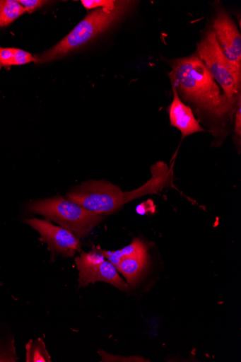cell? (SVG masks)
Listing matches in <instances>:
<instances>
[{"label":"cell","instance_id":"6da1fadb","mask_svg":"<svg viewBox=\"0 0 241 362\" xmlns=\"http://www.w3.org/2000/svg\"><path fill=\"white\" fill-rule=\"evenodd\" d=\"M151 179L131 192H123L107 181H91L67 193V199L98 214H110L124 204L148 194L158 192L171 185L172 171L167 164L159 161L151 168Z\"/></svg>","mask_w":241,"mask_h":362},{"label":"cell","instance_id":"9c48e42d","mask_svg":"<svg viewBox=\"0 0 241 362\" xmlns=\"http://www.w3.org/2000/svg\"><path fill=\"white\" fill-rule=\"evenodd\" d=\"M173 92V101L168 107L170 125L177 127L181 132L183 138L204 132V129L195 118L192 109L181 100L175 86Z\"/></svg>","mask_w":241,"mask_h":362},{"label":"cell","instance_id":"277c9868","mask_svg":"<svg viewBox=\"0 0 241 362\" xmlns=\"http://www.w3.org/2000/svg\"><path fill=\"white\" fill-rule=\"evenodd\" d=\"M28 209L33 213L41 214L57 223L79 240L88 236L105 219L103 215L91 212L58 195L33 202L28 206Z\"/></svg>","mask_w":241,"mask_h":362},{"label":"cell","instance_id":"9a60e30c","mask_svg":"<svg viewBox=\"0 0 241 362\" xmlns=\"http://www.w3.org/2000/svg\"><path fill=\"white\" fill-rule=\"evenodd\" d=\"M98 354H100L102 361H129V362H137V361H148L143 357L140 356H114L112 354H110L105 351L100 350L98 351Z\"/></svg>","mask_w":241,"mask_h":362},{"label":"cell","instance_id":"3957f363","mask_svg":"<svg viewBox=\"0 0 241 362\" xmlns=\"http://www.w3.org/2000/svg\"><path fill=\"white\" fill-rule=\"evenodd\" d=\"M131 3L117 1L113 11L95 10L57 45L41 55L34 57L35 62L42 64L54 61L86 45L118 21L128 11Z\"/></svg>","mask_w":241,"mask_h":362},{"label":"cell","instance_id":"7a4b0ae2","mask_svg":"<svg viewBox=\"0 0 241 362\" xmlns=\"http://www.w3.org/2000/svg\"><path fill=\"white\" fill-rule=\"evenodd\" d=\"M171 69L172 86L184 100L215 116H223L231 110L233 105L196 53L172 62Z\"/></svg>","mask_w":241,"mask_h":362},{"label":"cell","instance_id":"8992f818","mask_svg":"<svg viewBox=\"0 0 241 362\" xmlns=\"http://www.w3.org/2000/svg\"><path fill=\"white\" fill-rule=\"evenodd\" d=\"M75 261L79 272L80 287L102 281L110 284L122 291L129 290V285L121 278L116 267L99 252H83Z\"/></svg>","mask_w":241,"mask_h":362},{"label":"cell","instance_id":"d6986e66","mask_svg":"<svg viewBox=\"0 0 241 362\" xmlns=\"http://www.w3.org/2000/svg\"><path fill=\"white\" fill-rule=\"evenodd\" d=\"M235 133L236 136L240 139L241 136V102L240 95L238 96V109L236 112L235 120Z\"/></svg>","mask_w":241,"mask_h":362},{"label":"cell","instance_id":"5b68a950","mask_svg":"<svg viewBox=\"0 0 241 362\" xmlns=\"http://www.w3.org/2000/svg\"><path fill=\"white\" fill-rule=\"evenodd\" d=\"M196 54L223 90L227 100L233 105L239 94L229 62L223 52L213 30L206 32L197 45Z\"/></svg>","mask_w":241,"mask_h":362},{"label":"cell","instance_id":"7c38bea8","mask_svg":"<svg viewBox=\"0 0 241 362\" xmlns=\"http://www.w3.org/2000/svg\"><path fill=\"white\" fill-rule=\"evenodd\" d=\"M26 13L16 0H0V27H5Z\"/></svg>","mask_w":241,"mask_h":362},{"label":"cell","instance_id":"8fae6325","mask_svg":"<svg viewBox=\"0 0 241 362\" xmlns=\"http://www.w3.org/2000/svg\"><path fill=\"white\" fill-rule=\"evenodd\" d=\"M148 250L145 243L140 239H134L131 244L119 250H100L99 252L117 267L124 257L137 252Z\"/></svg>","mask_w":241,"mask_h":362},{"label":"cell","instance_id":"ba28073f","mask_svg":"<svg viewBox=\"0 0 241 362\" xmlns=\"http://www.w3.org/2000/svg\"><path fill=\"white\" fill-rule=\"evenodd\" d=\"M41 235L40 240L47 244L53 257L62 255L64 257H74L81 249L79 239L69 230L53 225L48 221L32 218L25 221Z\"/></svg>","mask_w":241,"mask_h":362},{"label":"cell","instance_id":"e0dca14e","mask_svg":"<svg viewBox=\"0 0 241 362\" xmlns=\"http://www.w3.org/2000/svg\"><path fill=\"white\" fill-rule=\"evenodd\" d=\"M13 48L0 47V69L13 66Z\"/></svg>","mask_w":241,"mask_h":362},{"label":"cell","instance_id":"4fadbf2b","mask_svg":"<svg viewBox=\"0 0 241 362\" xmlns=\"http://www.w3.org/2000/svg\"><path fill=\"white\" fill-rule=\"evenodd\" d=\"M26 361L33 362H51L49 355L45 343L42 339L35 341L30 340L26 346Z\"/></svg>","mask_w":241,"mask_h":362},{"label":"cell","instance_id":"5bb4252c","mask_svg":"<svg viewBox=\"0 0 241 362\" xmlns=\"http://www.w3.org/2000/svg\"><path fill=\"white\" fill-rule=\"evenodd\" d=\"M81 3L87 10L106 8L113 11L117 4V1L114 0H82Z\"/></svg>","mask_w":241,"mask_h":362},{"label":"cell","instance_id":"30bf717a","mask_svg":"<svg viewBox=\"0 0 241 362\" xmlns=\"http://www.w3.org/2000/svg\"><path fill=\"white\" fill-rule=\"evenodd\" d=\"M148 250L123 258L116 267L131 287L139 282L148 265Z\"/></svg>","mask_w":241,"mask_h":362},{"label":"cell","instance_id":"2e32d148","mask_svg":"<svg viewBox=\"0 0 241 362\" xmlns=\"http://www.w3.org/2000/svg\"><path fill=\"white\" fill-rule=\"evenodd\" d=\"M13 66H20L35 62V57L22 49L13 48Z\"/></svg>","mask_w":241,"mask_h":362},{"label":"cell","instance_id":"52a82bcc","mask_svg":"<svg viewBox=\"0 0 241 362\" xmlns=\"http://www.w3.org/2000/svg\"><path fill=\"white\" fill-rule=\"evenodd\" d=\"M213 33L226 57L237 88L241 81V36L228 13L219 11L213 21Z\"/></svg>","mask_w":241,"mask_h":362},{"label":"cell","instance_id":"ac0fdd59","mask_svg":"<svg viewBox=\"0 0 241 362\" xmlns=\"http://www.w3.org/2000/svg\"><path fill=\"white\" fill-rule=\"evenodd\" d=\"M18 3L29 13H33L47 4V1H41V0H20Z\"/></svg>","mask_w":241,"mask_h":362}]
</instances>
